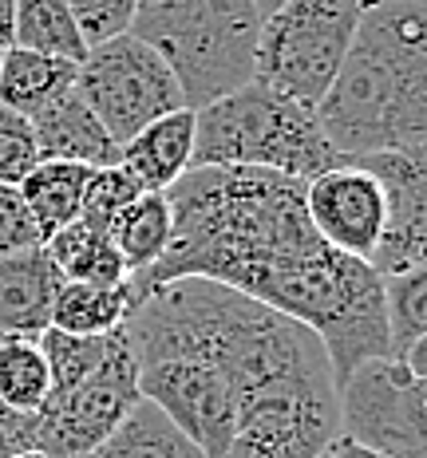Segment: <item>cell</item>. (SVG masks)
Returning <instances> with one entry per match:
<instances>
[{
  "label": "cell",
  "mask_w": 427,
  "mask_h": 458,
  "mask_svg": "<svg viewBox=\"0 0 427 458\" xmlns=\"http://www.w3.org/2000/svg\"><path fill=\"white\" fill-rule=\"evenodd\" d=\"M167 202V253L131 273V297L178 276L230 284L317 332L337 384L364 360L388 356L384 276L320 242L301 178L261 166H190Z\"/></svg>",
  "instance_id": "obj_1"
},
{
  "label": "cell",
  "mask_w": 427,
  "mask_h": 458,
  "mask_svg": "<svg viewBox=\"0 0 427 458\" xmlns=\"http://www.w3.org/2000/svg\"><path fill=\"white\" fill-rule=\"evenodd\" d=\"M317 123L340 158H427V0H368Z\"/></svg>",
  "instance_id": "obj_2"
},
{
  "label": "cell",
  "mask_w": 427,
  "mask_h": 458,
  "mask_svg": "<svg viewBox=\"0 0 427 458\" xmlns=\"http://www.w3.org/2000/svg\"><path fill=\"white\" fill-rule=\"evenodd\" d=\"M265 16L250 0H139L131 28L170 64L190 111L253 80Z\"/></svg>",
  "instance_id": "obj_3"
},
{
  "label": "cell",
  "mask_w": 427,
  "mask_h": 458,
  "mask_svg": "<svg viewBox=\"0 0 427 458\" xmlns=\"http://www.w3.org/2000/svg\"><path fill=\"white\" fill-rule=\"evenodd\" d=\"M337 162L340 155L320 131L317 107H305L261 80L194 111L190 166H261L305 182Z\"/></svg>",
  "instance_id": "obj_4"
},
{
  "label": "cell",
  "mask_w": 427,
  "mask_h": 458,
  "mask_svg": "<svg viewBox=\"0 0 427 458\" xmlns=\"http://www.w3.org/2000/svg\"><path fill=\"white\" fill-rule=\"evenodd\" d=\"M368 0H281L253 47V80L317 107L340 72Z\"/></svg>",
  "instance_id": "obj_5"
},
{
  "label": "cell",
  "mask_w": 427,
  "mask_h": 458,
  "mask_svg": "<svg viewBox=\"0 0 427 458\" xmlns=\"http://www.w3.org/2000/svg\"><path fill=\"white\" fill-rule=\"evenodd\" d=\"M75 91L95 111V119L107 127V135L127 142L139 135L147 123L186 107L183 88L163 55L135 32H119L111 40H99L88 47L75 64Z\"/></svg>",
  "instance_id": "obj_6"
},
{
  "label": "cell",
  "mask_w": 427,
  "mask_h": 458,
  "mask_svg": "<svg viewBox=\"0 0 427 458\" xmlns=\"http://www.w3.org/2000/svg\"><path fill=\"white\" fill-rule=\"evenodd\" d=\"M340 435L388 458H427V376L407 360H364L337 384Z\"/></svg>",
  "instance_id": "obj_7"
},
{
  "label": "cell",
  "mask_w": 427,
  "mask_h": 458,
  "mask_svg": "<svg viewBox=\"0 0 427 458\" xmlns=\"http://www.w3.org/2000/svg\"><path fill=\"white\" fill-rule=\"evenodd\" d=\"M139 403V364L127 344V332H111L103 364L64 395H52L36 415V451L47 458L91 454L123 415Z\"/></svg>",
  "instance_id": "obj_8"
},
{
  "label": "cell",
  "mask_w": 427,
  "mask_h": 458,
  "mask_svg": "<svg viewBox=\"0 0 427 458\" xmlns=\"http://www.w3.org/2000/svg\"><path fill=\"white\" fill-rule=\"evenodd\" d=\"M305 214L325 245L368 261L388 217L384 186L364 162L340 158L337 166L305 178Z\"/></svg>",
  "instance_id": "obj_9"
},
{
  "label": "cell",
  "mask_w": 427,
  "mask_h": 458,
  "mask_svg": "<svg viewBox=\"0 0 427 458\" xmlns=\"http://www.w3.org/2000/svg\"><path fill=\"white\" fill-rule=\"evenodd\" d=\"M356 162H364L380 178L388 202L384 233H380L368 265L380 276L427 265V158L376 150V155H360Z\"/></svg>",
  "instance_id": "obj_10"
},
{
  "label": "cell",
  "mask_w": 427,
  "mask_h": 458,
  "mask_svg": "<svg viewBox=\"0 0 427 458\" xmlns=\"http://www.w3.org/2000/svg\"><path fill=\"white\" fill-rule=\"evenodd\" d=\"M64 276L44 245L0 257V336L36 340L52 328V304Z\"/></svg>",
  "instance_id": "obj_11"
},
{
  "label": "cell",
  "mask_w": 427,
  "mask_h": 458,
  "mask_svg": "<svg viewBox=\"0 0 427 458\" xmlns=\"http://www.w3.org/2000/svg\"><path fill=\"white\" fill-rule=\"evenodd\" d=\"M32 135L40 162H80V166H115L119 162V142L107 135L95 111L80 99V91L68 88L60 99H52L44 111H36Z\"/></svg>",
  "instance_id": "obj_12"
},
{
  "label": "cell",
  "mask_w": 427,
  "mask_h": 458,
  "mask_svg": "<svg viewBox=\"0 0 427 458\" xmlns=\"http://www.w3.org/2000/svg\"><path fill=\"white\" fill-rule=\"evenodd\" d=\"M190 158H194V111L190 107L147 123L139 135L119 147V162L135 174L142 194H167L190 170Z\"/></svg>",
  "instance_id": "obj_13"
},
{
  "label": "cell",
  "mask_w": 427,
  "mask_h": 458,
  "mask_svg": "<svg viewBox=\"0 0 427 458\" xmlns=\"http://www.w3.org/2000/svg\"><path fill=\"white\" fill-rule=\"evenodd\" d=\"M75 83V64L60 55H44L32 47H4L0 52V103L8 111L32 119L52 99H60Z\"/></svg>",
  "instance_id": "obj_14"
},
{
  "label": "cell",
  "mask_w": 427,
  "mask_h": 458,
  "mask_svg": "<svg viewBox=\"0 0 427 458\" xmlns=\"http://www.w3.org/2000/svg\"><path fill=\"white\" fill-rule=\"evenodd\" d=\"M44 250L56 261L64 281L107 284V289L131 281V269H127V261H123V253L115 250L107 229H99V225L72 222V225L56 229L44 242Z\"/></svg>",
  "instance_id": "obj_15"
},
{
  "label": "cell",
  "mask_w": 427,
  "mask_h": 458,
  "mask_svg": "<svg viewBox=\"0 0 427 458\" xmlns=\"http://www.w3.org/2000/svg\"><path fill=\"white\" fill-rule=\"evenodd\" d=\"M88 178H91V166H80V162H36L21 178L16 190H21L28 214H32L36 229H40V245L56 229L80 222Z\"/></svg>",
  "instance_id": "obj_16"
},
{
  "label": "cell",
  "mask_w": 427,
  "mask_h": 458,
  "mask_svg": "<svg viewBox=\"0 0 427 458\" xmlns=\"http://www.w3.org/2000/svg\"><path fill=\"white\" fill-rule=\"evenodd\" d=\"M88 458H206V451L186 431H178L150 399L139 395V403Z\"/></svg>",
  "instance_id": "obj_17"
},
{
  "label": "cell",
  "mask_w": 427,
  "mask_h": 458,
  "mask_svg": "<svg viewBox=\"0 0 427 458\" xmlns=\"http://www.w3.org/2000/svg\"><path fill=\"white\" fill-rule=\"evenodd\" d=\"M131 312V281L127 284H83L64 281L52 304V328L75 332V336H111L123 328Z\"/></svg>",
  "instance_id": "obj_18"
},
{
  "label": "cell",
  "mask_w": 427,
  "mask_h": 458,
  "mask_svg": "<svg viewBox=\"0 0 427 458\" xmlns=\"http://www.w3.org/2000/svg\"><path fill=\"white\" fill-rule=\"evenodd\" d=\"M13 47H32V52L60 55L72 64L88 55V40L64 0H16Z\"/></svg>",
  "instance_id": "obj_19"
},
{
  "label": "cell",
  "mask_w": 427,
  "mask_h": 458,
  "mask_svg": "<svg viewBox=\"0 0 427 458\" xmlns=\"http://www.w3.org/2000/svg\"><path fill=\"white\" fill-rule=\"evenodd\" d=\"M111 242L123 253L131 273H142L167 253L170 242V202L167 194H139L123 214L111 222Z\"/></svg>",
  "instance_id": "obj_20"
},
{
  "label": "cell",
  "mask_w": 427,
  "mask_h": 458,
  "mask_svg": "<svg viewBox=\"0 0 427 458\" xmlns=\"http://www.w3.org/2000/svg\"><path fill=\"white\" fill-rule=\"evenodd\" d=\"M388 356L407 360L427 340V265L384 276Z\"/></svg>",
  "instance_id": "obj_21"
},
{
  "label": "cell",
  "mask_w": 427,
  "mask_h": 458,
  "mask_svg": "<svg viewBox=\"0 0 427 458\" xmlns=\"http://www.w3.org/2000/svg\"><path fill=\"white\" fill-rule=\"evenodd\" d=\"M52 395V376L40 340L0 336V403L16 415H40Z\"/></svg>",
  "instance_id": "obj_22"
},
{
  "label": "cell",
  "mask_w": 427,
  "mask_h": 458,
  "mask_svg": "<svg viewBox=\"0 0 427 458\" xmlns=\"http://www.w3.org/2000/svg\"><path fill=\"white\" fill-rule=\"evenodd\" d=\"M36 340H40V352L47 360L52 395H64V391L75 387L80 379H88L91 371L103 364V356H107V348H111V336H75V332H60V328H44Z\"/></svg>",
  "instance_id": "obj_23"
},
{
  "label": "cell",
  "mask_w": 427,
  "mask_h": 458,
  "mask_svg": "<svg viewBox=\"0 0 427 458\" xmlns=\"http://www.w3.org/2000/svg\"><path fill=\"white\" fill-rule=\"evenodd\" d=\"M139 194H142V186L135 182V174H131L123 162H115V166L91 170L88 190H83L80 222L99 225V229H111V222H115V217H119L131 202H135Z\"/></svg>",
  "instance_id": "obj_24"
},
{
  "label": "cell",
  "mask_w": 427,
  "mask_h": 458,
  "mask_svg": "<svg viewBox=\"0 0 427 458\" xmlns=\"http://www.w3.org/2000/svg\"><path fill=\"white\" fill-rule=\"evenodd\" d=\"M36 162H40V150H36L32 123L0 103V182L21 186V178Z\"/></svg>",
  "instance_id": "obj_25"
},
{
  "label": "cell",
  "mask_w": 427,
  "mask_h": 458,
  "mask_svg": "<svg viewBox=\"0 0 427 458\" xmlns=\"http://www.w3.org/2000/svg\"><path fill=\"white\" fill-rule=\"evenodd\" d=\"M64 4L72 8L75 24H80L83 40L91 47L99 40H111V36L127 32L139 0H64Z\"/></svg>",
  "instance_id": "obj_26"
},
{
  "label": "cell",
  "mask_w": 427,
  "mask_h": 458,
  "mask_svg": "<svg viewBox=\"0 0 427 458\" xmlns=\"http://www.w3.org/2000/svg\"><path fill=\"white\" fill-rule=\"evenodd\" d=\"M32 245H40V229L28 214L21 190L0 182V257L32 250Z\"/></svg>",
  "instance_id": "obj_27"
},
{
  "label": "cell",
  "mask_w": 427,
  "mask_h": 458,
  "mask_svg": "<svg viewBox=\"0 0 427 458\" xmlns=\"http://www.w3.org/2000/svg\"><path fill=\"white\" fill-rule=\"evenodd\" d=\"M16 451H36V415H16L0 407V458Z\"/></svg>",
  "instance_id": "obj_28"
},
{
  "label": "cell",
  "mask_w": 427,
  "mask_h": 458,
  "mask_svg": "<svg viewBox=\"0 0 427 458\" xmlns=\"http://www.w3.org/2000/svg\"><path fill=\"white\" fill-rule=\"evenodd\" d=\"M325 458H388V454H380V451H368V446L353 443V438L337 435V438H332V443L325 446Z\"/></svg>",
  "instance_id": "obj_29"
},
{
  "label": "cell",
  "mask_w": 427,
  "mask_h": 458,
  "mask_svg": "<svg viewBox=\"0 0 427 458\" xmlns=\"http://www.w3.org/2000/svg\"><path fill=\"white\" fill-rule=\"evenodd\" d=\"M13 21H16V0H0V52L13 47Z\"/></svg>",
  "instance_id": "obj_30"
},
{
  "label": "cell",
  "mask_w": 427,
  "mask_h": 458,
  "mask_svg": "<svg viewBox=\"0 0 427 458\" xmlns=\"http://www.w3.org/2000/svg\"><path fill=\"white\" fill-rule=\"evenodd\" d=\"M250 4H258V13H261V16H269V13H273V8H278V4H281V0H250Z\"/></svg>",
  "instance_id": "obj_31"
},
{
  "label": "cell",
  "mask_w": 427,
  "mask_h": 458,
  "mask_svg": "<svg viewBox=\"0 0 427 458\" xmlns=\"http://www.w3.org/2000/svg\"><path fill=\"white\" fill-rule=\"evenodd\" d=\"M8 458H47V454H40V451H16V454H8Z\"/></svg>",
  "instance_id": "obj_32"
},
{
  "label": "cell",
  "mask_w": 427,
  "mask_h": 458,
  "mask_svg": "<svg viewBox=\"0 0 427 458\" xmlns=\"http://www.w3.org/2000/svg\"><path fill=\"white\" fill-rule=\"evenodd\" d=\"M317 458H325V451H320V454H317Z\"/></svg>",
  "instance_id": "obj_33"
}]
</instances>
